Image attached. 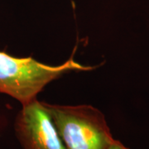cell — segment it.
Returning a JSON list of instances; mask_svg holds the SVG:
<instances>
[{
  "label": "cell",
  "mask_w": 149,
  "mask_h": 149,
  "mask_svg": "<svg viewBox=\"0 0 149 149\" xmlns=\"http://www.w3.org/2000/svg\"><path fill=\"white\" fill-rule=\"evenodd\" d=\"M44 104L65 149H109L115 141L104 114L95 108Z\"/></svg>",
  "instance_id": "cell-2"
},
{
  "label": "cell",
  "mask_w": 149,
  "mask_h": 149,
  "mask_svg": "<svg viewBox=\"0 0 149 149\" xmlns=\"http://www.w3.org/2000/svg\"><path fill=\"white\" fill-rule=\"evenodd\" d=\"M109 149H128V148H126L124 145H123L119 141L115 140V141L113 142V143L111 145V147H110V148Z\"/></svg>",
  "instance_id": "cell-4"
},
{
  "label": "cell",
  "mask_w": 149,
  "mask_h": 149,
  "mask_svg": "<svg viewBox=\"0 0 149 149\" xmlns=\"http://www.w3.org/2000/svg\"><path fill=\"white\" fill-rule=\"evenodd\" d=\"M15 132L23 149H65L44 103L37 99L22 105Z\"/></svg>",
  "instance_id": "cell-3"
},
{
  "label": "cell",
  "mask_w": 149,
  "mask_h": 149,
  "mask_svg": "<svg viewBox=\"0 0 149 149\" xmlns=\"http://www.w3.org/2000/svg\"><path fill=\"white\" fill-rule=\"evenodd\" d=\"M69 59L63 64L53 66L43 64L32 57H15L0 52V93L13 97L26 104L37 99V95L52 80L74 70H91Z\"/></svg>",
  "instance_id": "cell-1"
}]
</instances>
